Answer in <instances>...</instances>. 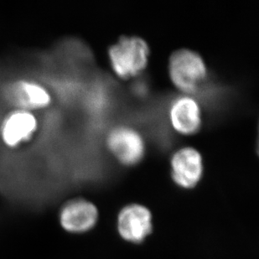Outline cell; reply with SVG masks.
Masks as SVG:
<instances>
[{"label": "cell", "instance_id": "6da1fadb", "mask_svg": "<svg viewBox=\"0 0 259 259\" xmlns=\"http://www.w3.org/2000/svg\"><path fill=\"white\" fill-rule=\"evenodd\" d=\"M149 47L140 37H122L108 50L111 68L119 78H133L142 73L149 61Z\"/></svg>", "mask_w": 259, "mask_h": 259}, {"label": "cell", "instance_id": "7a4b0ae2", "mask_svg": "<svg viewBox=\"0 0 259 259\" xmlns=\"http://www.w3.org/2000/svg\"><path fill=\"white\" fill-rule=\"evenodd\" d=\"M169 74L174 86L185 95L196 93L207 77V68L200 55L191 50L174 52L169 62Z\"/></svg>", "mask_w": 259, "mask_h": 259}, {"label": "cell", "instance_id": "3957f363", "mask_svg": "<svg viewBox=\"0 0 259 259\" xmlns=\"http://www.w3.org/2000/svg\"><path fill=\"white\" fill-rule=\"evenodd\" d=\"M4 94L11 108L34 113L48 108L52 103L49 90L38 81L29 79H17L8 83Z\"/></svg>", "mask_w": 259, "mask_h": 259}, {"label": "cell", "instance_id": "277c9868", "mask_svg": "<svg viewBox=\"0 0 259 259\" xmlns=\"http://www.w3.org/2000/svg\"><path fill=\"white\" fill-rule=\"evenodd\" d=\"M107 145L117 161L125 166L136 165L145 154V143L142 135L134 127L125 125L111 130L107 137Z\"/></svg>", "mask_w": 259, "mask_h": 259}, {"label": "cell", "instance_id": "5b68a950", "mask_svg": "<svg viewBox=\"0 0 259 259\" xmlns=\"http://www.w3.org/2000/svg\"><path fill=\"white\" fill-rule=\"evenodd\" d=\"M38 128L39 120L34 113L12 108L0 122V139L5 146L15 149L32 140Z\"/></svg>", "mask_w": 259, "mask_h": 259}, {"label": "cell", "instance_id": "8992f818", "mask_svg": "<svg viewBox=\"0 0 259 259\" xmlns=\"http://www.w3.org/2000/svg\"><path fill=\"white\" fill-rule=\"evenodd\" d=\"M117 229L126 242L140 243L153 231V215L149 208L137 203L125 205L117 218Z\"/></svg>", "mask_w": 259, "mask_h": 259}, {"label": "cell", "instance_id": "52a82bcc", "mask_svg": "<svg viewBox=\"0 0 259 259\" xmlns=\"http://www.w3.org/2000/svg\"><path fill=\"white\" fill-rule=\"evenodd\" d=\"M171 177L175 183L183 189H192L202 178L204 165L201 154L191 147L179 149L170 160Z\"/></svg>", "mask_w": 259, "mask_h": 259}, {"label": "cell", "instance_id": "ba28073f", "mask_svg": "<svg viewBox=\"0 0 259 259\" xmlns=\"http://www.w3.org/2000/svg\"><path fill=\"white\" fill-rule=\"evenodd\" d=\"M98 218V207L82 198L67 201L60 212L61 227L71 233H84L92 230L97 225Z\"/></svg>", "mask_w": 259, "mask_h": 259}, {"label": "cell", "instance_id": "9c48e42d", "mask_svg": "<svg viewBox=\"0 0 259 259\" xmlns=\"http://www.w3.org/2000/svg\"><path fill=\"white\" fill-rule=\"evenodd\" d=\"M169 118L172 127L180 135H195L202 122L198 102L190 95L179 96L170 103Z\"/></svg>", "mask_w": 259, "mask_h": 259}]
</instances>
